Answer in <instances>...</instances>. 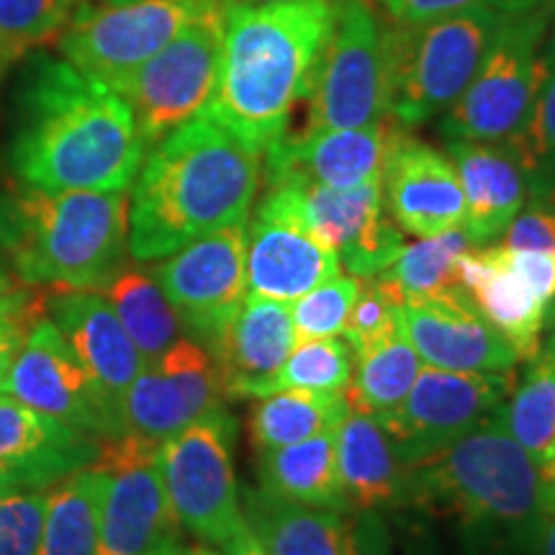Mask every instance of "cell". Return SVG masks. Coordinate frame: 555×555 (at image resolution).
I'll use <instances>...</instances> for the list:
<instances>
[{
    "mask_svg": "<svg viewBox=\"0 0 555 555\" xmlns=\"http://www.w3.org/2000/svg\"><path fill=\"white\" fill-rule=\"evenodd\" d=\"M134 114L67 60L34 57L13 101L9 165L41 191H127L144 163Z\"/></svg>",
    "mask_w": 555,
    "mask_h": 555,
    "instance_id": "cell-1",
    "label": "cell"
},
{
    "mask_svg": "<svg viewBox=\"0 0 555 555\" xmlns=\"http://www.w3.org/2000/svg\"><path fill=\"white\" fill-rule=\"evenodd\" d=\"M262 155L201 114L150 150L129 196V253L163 260L206 234L249 219Z\"/></svg>",
    "mask_w": 555,
    "mask_h": 555,
    "instance_id": "cell-2",
    "label": "cell"
},
{
    "mask_svg": "<svg viewBox=\"0 0 555 555\" xmlns=\"http://www.w3.org/2000/svg\"><path fill=\"white\" fill-rule=\"evenodd\" d=\"M332 16L335 0H224L219 82L206 114L266 155L288 134L296 103L307 99Z\"/></svg>",
    "mask_w": 555,
    "mask_h": 555,
    "instance_id": "cell-3",
    "label": "cell"
},
{
    "mask_svg": "<svg viewBox=\"0 0 555 555\" xmlns=\"http://www.w3.org/2000/svg\"><path fill=\"white\" fill-rule=\"evenodd\" d=\"M404 504L461 519L476 535L519 555H532L551 515L540 466L496 416L453 446L406 463Z\"/></svg>",
    "mask_w": 555,
    "mask_h": 555,
    "instance_id": "cell-4",
    "label": "cell"
},
{
    "mask_svg": "<svg viewBox=\"0 0 555 555\" xmlns=\"http://www.w3.org/2000/svg\"><path fill=\"white\" fill-rule=\"evenodd\" d=\"M0 247L29 286L101 291L127 266V191H0Z\"/></svg>",
    "mask_w": 555,
    "mask_h": 555,
    "instance_id": "cell-5",
    "label": "cell"
},
{
    "mask_svg": "<svg viewBox=\"0 0 555 555\" xmlns=\"http://www.w3.org/2000/svg\"><path fill=\"white\" fill-rule=\"evenodd\" d=\"M502 11L476 5L422 24H384L388 119L412 129L446 114L481 67Z\"/></svg>",
    "mask_w": 555,
    "mask_h": 555,
    "instance_id": "cell-6",
    "label": "cell"
},
{
    "mask_svg": "<svg viewBox=\"0 0 555 555\" xmlns=\"http://www.w3.org/2000/svg\"><path fill=\"white\" fill-rule=\"evenodd\" d=\"M551 29V0H517L502 11L481 67L442 114V134L457 142L506 144L530 116Z\"/></svg>",
    "mask_w": 555,
    "mask_h": 555,
    "instance_id": "cell-7",
    "label": "cell"
},
{
    "mask_svg": "<svg viewBox=\"0 0 555 555\" xmlns=\"http://www.w3.org/2000/svg\"><path fill=\"white\" fill-rule=\"evenodd\" d=\"M237 425L214 409L157 448V470L180 527L224 547L247 525L234 476Z\"/></svg>",
    "mask_w": 555,
    "mask_h": 555,
    "instance_id": "cell-8",
    "label": "cell"
},
{
    "mask_svg": "<svg viewBox=\"0 0 555 555\" xmlns=\"http://www.w3.org/2000/svg\"><path fill=\"white\" fill-rule=\"evenodd\" d=\"M304 101L307 119L296 134L367 127L388 116L384 21L367 0H335L332 29Z\"/></svg>",
    "mask_w": 555,
    "mask_h": 555,
    "instance_id": "cell-9",
    "label": "cell"
},
{
    "mask_svg": "<svg viewBox=\"0 0 555 555\" xmlns=\"http://www.w3.org/2000/svg\"><path fill=\"white\" fill-rule=\"evenodd\" d=\"M224 44V0L196 18L114 90L134 114L144 150L204 114L214 99Z\"/></svg>",
    "mask_w": 555,
    "mask_h": 555,
    "instance_id": "cell-10",
    "label": "cell"
},
{
    "mask_svg": "<svg viewBox=\"0 0 555 555\" xmlns=\"http://www.w3.org/2000/svg\"><path fill=\"white\" fill-rule=\"evenodd\" d=\"M258 208L301 224L337 255L347 275L376 278L404 249V232L388 217L380 183L324 189L298 180H278L268 183Z\"/></svg>",
    "mask_w": 555,
    "mask_h": 555,
    "instance_id": "cell-11",
    "label": "cell"
},
{
    "mask_svg": "<svg viewBox=\"0 0 555 555\" xmlns=\"http://www.w3.org/2000/svg\"><path fill=\"white\" fill-rule=\"evenodd\" d=\"M219 0H124L75 11L60 50L88 78L116 88Z\"/></svg>",
    "mask_w": 555,
    "mask_h": 555,
    "instance_id": "cell-12",
    "label": "cell"
},
{
    "mask_svg": "<svg viewBox=\"0 0 555 555\" xmlns=\"http://www.w3.org/2000/svg\"><path fill=\"white\" fill-rule=\"evenodd\" d=\"M515 384L517 371L461 373L422 365L401 406L378 422L406 466L453 446L491 420Z\"/></svg>",
    "mask_w": 555,
    "mask_h": 555,
    "instance_id": "cell-13",
    "label": "cell"
},
{
    "mask_svg": "<svg viewBox=\"0 0 555 555\" xmlns=\"http://www.w3.org/2000/svg\"><path fill=\"white\" fill-rule=\"evenodd\" d=\"M247 221L180 247L152 270L183 332L206 350L217 343L247 298Z\"/></svg>",
    "mask_w": 555,
    "mask_h": 555,
    "instance_id": "cell-14",
    "label": "cell"
},
{
    "mask_svg": "<svg viewBox=\"0 0 555 555\" xmlns=\"http://www.w3.org/2000/svg\"><path fill=\"white\" fill-rule=\"evenodd\" d=\"M157 448L134 437L101 440L93 466L108 474L93 555H150L180 540V522L157 470Z\"/></svg>",
    "mask_w": 555,
    "mask_h": 555,
    "instance_id": "cell-15",
    "label": "cell"
},
{
    "mask_svg": "<svg viewBox=\"0 0 555 555\" xmlns=\"http://www.w3.org/2000/svg\"><path fill=\"white\" fill-rule=\"evenodd\" d=\"M224 406L214 358L196 339L180 337L139 371L121 401V435L163 446L214 409Z\"/></svg>",
    "mask_w": 555,
    "mask_h": 555,
    "instance_id": "cell-16",
    "label": "cell"
},
{
    "mask_svg": "<svg viewBox=\"0 0 555 555\" xmlns=\"http://www.w3.org/2000/svg\"><path fill=\"white\" fill-rule=\"evenodd\" d=\"M0 393L99 440L121 435L99 388L50 317L34 324Z\"/></svg>",
    "mask_w": 555,
    "mask_h": 555,
    "instance_id": "cell-17",
    "label": "cell"
},
{
    "mask_svg": "<svg viewBox=\"0 0 555 555\" xmlns=\"http://www.w3.org/2000/svg\"><path fill=\"white\" fill-rule=\"evenodd\" d=\"M384 206L401 232L437 237L463 227L466 201L448 155L409 134L391 119L384 163Z\"/></svg>",
    "mask_w": 555,
    "mask_h": 555,
    "instance_id": "cell-18",
    "label": "cell"
},
{
    "mask_svg": "<svg viewBox=\"0 0 555 555\" xmlns=\"http://www.w3.org/2000/svg\"><path fill=\"white\" fill-rule=\"evenodd\" d=\"M401 324L422 363L461 373L517 371L519 356L478 314L463 288L409 298L401 304Z\"/></svg>",
    "mask_w": 555,
    "mask_h": 555,
    "instance_id": "cell-19",
    "label": "cell"
},
{
    "mask_svg": "<svg viewBox=\"0 0 555 555\" xmlns=\"http://www.w3.org/2000/svg\"><path fill=\"white\" fill-rule=\"evenodd\" d=\"M47 311L99 388L121 433L124 393L147 363L121 327L108 298L93 288H65L50 298Z\"/></svg>",
    "mask_w": 555,
    "mask_h": 555,
    "instance_id": "cell-20",
    "label": "cell"
},
{
    "mask_svg": "<svg viewBox=\"0 0 555 555\" xmlns=\"http://www.w3.org/2000/svg\"><path fill=\"white\" fill-rule=\"evenodd\" d=\"M298 345L291 304L249 296L208 347L219 371L224 399H262L275 391V380Z\"/></svg>",
    "mask_w": 555,
    "mask_h": 555,
    "instance_id": "cell-21",
    "label": "cell"
},
{
    "mask_svg": "<svg viewBox=\"0 0 555 555\" xmlns=\"http://www.w3.org/2000/svg\"><path fill=\"white\" fill-rule=\"evenodd\" d=\"M388 147V124L286 134L262 155V180H298L324 189H358L380 183Z\"/></svg>",
    "mask_w": 555,
    "mask_h": 555,
    "instance_id": "cell-22",
    "label": "cell"
},
{
    "mask_svg": "<svg viewBox=\"0 0 555 555\" xmlns=\"http://www.w3.org/2000/svg\"><path fill=\"white\" fill-rule=\"evenodd\" d=\"M345 273L339 258L301 224L281 214L255 208L247 221V294L294 304L296 298Z\"/></svg>",
    "mask_w": 555,
    "mask_h": 555,
    "instance_id": "cell-23",
    "label": "cell"
},
{
    "mask_svg": "<svg viewBox=\"0 0 555 555\" xmlns=\"http://www.w3.org/2000/svg\"><path fill=\"white\" fill-rule=\"evenodd\" d=\"M455 275L478 314L515 347L519 363L535 358L547 330V304L512 268L504 249L499 245L466 249L457 258Z\"/></svg>",
    "mask_w": 555,
    "mask_h": 555,
    "instance_id": "cell-24",
    "label": "cell"
},
{
    "mask_svg": "<svg viewBox=\"0 0 555 555\" xmlns=\"http://www.w3.org/2000/svg\"><path fill=\"white\" fill-rule=\"evenodd\" d=\"M99 450V437L0 393V466L24 478L29 491L50 489L75 470L93 466Z\"/></svg>",
    "mask_w": 555,
    "mask_h": 555,
    "instance_id": "cell-25",
    "label": "cell"
},
{
    "mask_svg": "<svg viewBox=\"0 0 555 555\" xmlns=\"http://www.w3.org/2000/svg\"><path fill=\"white\" fill-rule=\"evenodd\" d=\"M446 155L453 163L466 201L461 229L474 247L491 245L527 204V180L515 152L506 144L450 139Z\"/></svg>",
    "mask_w": 555,
    "mask_h": 555,
    "instance_id": "cell-26",
    "label": "cell"
},
{
    "mask_svg": "<svg viewBox=\"0 0 555 555\" xmlns=\"http://www.w3.org/2000/svg\"><path fill=\"white\" fill-rule=\"evenodd\" d=\"M242 512L270 555H363L360 527L343 512L288 502L260 486L245 491Z\"/></svg>",
    "mask_w": 555,
    "mask_h": 555,
    "instance_id": "cell-27",
    "label": "cell"
},
{
    "mask_svg": "<svg viewBox=\"0 0 555 555\" xmlns=\"http://www.w3.org/2000/svg\"><path fill=\"white\" fill-rule=\"evenodd\" d=\"M337 470L352 515L404 504V463L376 416L350 409L339 422Z\"/></svg>",
    "mask_w": 555,
    "mask_h": 555,
    "instance_id": "cell-28",
    "label": "cell"
},
{
    "mask_svg": "<svg viewBox=\"0 0 555 555\" xmlns=\"http://www.w3.org/2000/svg\"><path fill=\"white\" fill-rule=\"evenodd\" d=\"M260 489L319 509L352 515L337 470V429L286 448L258 450Z\"/></svg>",
    "mask_w": 555,
    "mask_h": 555,
    "instance_id": "cell-29",
    "label": "cell"
},
{
    "mask_svg": "<svg viewBox=\"0 0 555 555\" xmlns=\"http://www.w3.org/2000/svg\"><path fill=\"white\" fill-rule=\"evenodd\" d=\"M108 474L99 466L75 470L47 489L39 555H93Z\"/></svg>",
    "mask_w": 555,
    "mask_h": 555,
    "instance_id": "cell-30",
    "label": "cell"
},
{
    "mask_svg": "<svg viewBox=\"0 0 555 555\" xmlns=\"http://www.w3.org/2000/svg\"><path fill=\"white\" fill-rule=\"evenodd\" d=\"M101 294L108 298L111 309L116 311L144 363H155L183 337V324L170 307L168 296L163 294L152 273H144L142 268L124 266L101 288Z\"/></svg>",
    "mask_w": 555,
    "mask_h": 555,
    "instance_id": "cell-31",
    "label": "cell"
},
{
    "mask_svg": "<svg viewBox=\"0 0 555 555\" xmlns=\"http://www.w3.org/2000/svg\"><path fill=\"white\" fill-rule=\"evenodd\" d=\"M350 412L343 391L283 388L258 399L249 414V440L258 450L286 448L294 442L337 429Z\"/></svg>",
    "mask_w": 555,
    "mask_h": 555,
    "instance_id": "cell-32",
    "label": "cell"
},
{
    "mask_svg": "<svg viewBox=\"0 0 555 555\" xmlns=\"http://www.w3.org/2000/svg\"><path fill=\"white\" fill-rule=\"evenodd\" d=\"M422 365L425 363L409 343L404 324H399L391 337L356 358V373L345 391L347 404L356 412L384 420L397 412L406 393L412 391Z\"/></svg>",
    "mask_w": 555,
    "mask_h": 555,
    "instance_id": "cell-33",
    "label": "cell"
},
{
    "mask_svg": "<svg viewBox=\"0 0 555 555\" xmlns=\"http://www.w3.org/2000/svg\"><path fill=\"white\" fill-rule=\"evenodd\" d=\"M494 416L538 466L551 455L555 446V360L545 347L527 360L522 378Z\"/></svg>",
    "mask_w": 555,
    "mask_h": 555,
    "instance_id": "cell-34",
    "label": "cell"
},
{
    "mask_svg": "<svg viewBox=\"0 0 555 555\" xmlns=\"http://www.w3.org/2000/svg\"><path fill=\"white\" fill-rule=\"evenodd\" d=\"M527 180V201L555 208V39H545L543 78L530 116L519 134L506 142Z\"/></svg>",
    "mask_w": 555,
    "mask_h": 555,
    "instance_id": "cell-35",
    "label": "cell"
},
{
    "mask_svg": "<svg viewBox=\"0 0 555 555\" xmlns=\"http://www.w3.org/2000/svg\"><path fill=\"white\" fill-rule=\"evenodd\" d=\"M470 247L474 245L463 229H453V232L437 234V237H416L412 245H404L391 266L380 270L376 281L397 298L399 307L409 298L461 288L455 266L457 258Z\"/></svg>",
    "mask_w": 555,
    "mask_h": 555,
    "instance_id": "cell-36",
    "label": "cell"
},
{
    "mask_svg": "<svg viewBox=\"0 0 555 555\" xmlns=\"http://www.w3.org/2000/svg\"><path fill=\"white\" fill-rule=\"evenodd\" d=\"M356 373V352L339 337L298 339L286 365L275 380V391L304 388V391H347Z\"/></svg>",
    "mask_w": 555,
    "mask_h": 555,
    "instance_id": "cell-37",
    "label": "cell"
},
{
    "mask_svg": "<svg viewBox=\"0 0 555 555\" xmlns=\"http://www.w3.org/2000/svg\"><path fill=\"white\" fill-rule=\"evenodd\" d=\"M80 5L82 0H0V62L60 34Z\"/></svg>",
    "mask_w": 555,
    "mask_h": 555,
    "instance_id": "cell-38",
    "label": "cell"
},
{
    "mask_svg": "<svg viewBox=\"0 0 555 555\" xmlns=\"http://www.w3.org/2000/svg\"><path fill=\"white\" fill-rule=\"evenodd\" d=\"M363 286V278L335 275L322 286L311 288L309 294L291 304L298 339H327L343 337L347 317Z\"/></svg>",
    "mask_w": 555,
    "mask_h": 555,
    "instance_id": "cell-39",
    "label": "cell"
},
{
    "mask_svg": "<svg viewBox=\"0 0 555 555\" xmlns=\"http://www.w3.org/2000/svg\"><path fill=\"white\" fill-rule=\"evenodd\" d=\"M401 324V307L388 291L380 286L376 278H363V286L352 304L350 317L345 324V343L352 347L356 358L384 343L393 335Z\"/></svg>",
    "mask_w": 555,
    "mask_h": 555,
    "instance_id": "cell-40",
    "label": "cell"
},
{
    "mask_svg": "<svg viewBox=\"0 0 555 555\" xmlns=\"http://www.w3.org/2000/svg\"><path fill=\"white\" fill-rule=\"evenodd\" d=\"M47 489L0 496V555H39Z\"/></svg>",
    "mask_w": 555,
    "mask_h": 555,
    "instance_id": "cell-41",
    "label": "cell"
},
{
    "mask_svg": "<svg viewBox=\"0 0 555 555\" xmlns=\"http://www.w3.org/2000/svg\"><path fill=\"white\" fill-rule=\"evenodd\" d=\"M50 296L37 291H9L0 296V384L41 317H47Z\"/></svg>",
    "mask_w": 555,
    "mask_h": 555,
    "instance_id": "cell-42",
    "label": "cell"
},
{
    "mask_svg": "<svg viewBox=\"0 0 555 555\" xmlns=\"http://www.w3.org/2000/svg\"><path fill=\"white\" fill-rule=\"evenodd\" d=\"M496 245L509 253H519V249L555 253V208L527 201L517 217L506 224Z\"/></svg>",
    "mask_w": 555,
    "mask_h": 555,
    "instance_id": "cell-43",
    "label": "cell"
},
{
    "mask_svg": "<svg viewBox=\"0 0 555 555\" xmlns=\"http://www.w3.org/2000/svg\"><path fill=\"white\" fill-rule=\"evenodd\" d=\"M380 11L386 13L393 24H422L450 16V13L476 9V5H496V9H509L517 0H373Z\"/></svg>",
    "mask_w": 555,
    "mask_h": 555,
    "instance_id": "cell-44",
    "label": "cell"
},
{
    "mask_svg": "<svg viewBox=\"0 0 555 555\" xmlns=\"http://www.w3.org/2000/svg\"><path fill=\"white\" fill-rule=\"evenodd\" d=\"M504 255L512 262V268L530 283V288L551 309V304L555 301V253H530V249L509 253V249H504Z\"/></svg>",
    "mask_w": 555,
    "mask_h": 555,
    "instance_id": "cell-45",
    "label": "cell"
},
{
    "mask_svg": "<svg viewBox=\"0 0 555 555\" xmlns=\"http://www.w3.org/2000/svg\"><path fill=\"white\" fill-rule=\"evenodd\" d=\"M221 551H224V555H270L260 540L255 538V532L249 530V525L242 527L237 535L229 540Z\"/></svg>",
    "mask_w": 555,
    "mask_h": 555,
    "instance_id": "cell-46",
    "label": "cell"
},
{
    "mask_svg": "<svg viewBox=\"0 0 555 555\" xmlns=\"http://www.w3.org/2000/svg\"><path fill=\"white\" fill-rule=\"evenodd\" d=\"M532 555H555V512L547 515L543 530L535 540V547H532Z\"/></svg>",
    "mask_w": 555,
    "mask_h": 555,
    "instance_id": "cell-47",
    "label": "cell"
},
{
    "mask_svg": "<svg viewBox=\"0 0 555 555\" xmlns=\"http://www.w3.org/2000/svg\"><path fill=\"white\" fill-rule=\"evenodd\" d=\"M540 474H543L547 504H551V512H555V446L551 450V455L540 463Z\"/></svg>",
    "mask_w": 555,
    "mask_h": 555,
    "instance_id": "cell-48",
    "label": "cell"
},
{
    "mask_svg": "<svg viewBox=\"0 0 555 555\" xmlns=\"http://www.w3.org/2000/svg\"><path fill=\"white\" fill-rule=\"evenodd\" d=\"M18 491H29V486L24 483V478H21L18 474H13L11 468L0 466V496L18 494Z\"/></svg>",
    "mask_w": 555,
    "mask_h": 555,
    "instance_id": "cell-49",
    "label": "cell"
},
{
    "mask_svg": "<svg viewBox=\"0 0 555 555\" xmlns=\"http://www.w3.org/2000/svg\"><path fill=\"white\" fill-rule=\"evenodd\" d=\"M150 555H217V553L208 551L204 545H183L180 540H176V543L157 547V551H152Z\"/></svg>",
    "mask_w": 555,
    "mask_h": 555,
    "instance_id": "cell-50",
    "label": "cell"
},
{
    "mask_svg": "<svg viewBox=\"0 0 555 555\" xmlns=\"http://www.w3.org/2000/svg\"><path fill=\"white\" fill-rule=\"evenodd\" d=\"M9 291H13V281H11V275L5 273V268L0 266V296H5Z\"/></svg>",
    "mask_w": 555,
    "mask_h": 555,
    "instance_id": "cell-51",
    "label": "cell"
},
{
    "mask_svg": "<svg viewBox=\"0 0 555 555\" xmlns=\"http://www.w3.org/2000/svg\"><path fill=\"white\" fill-rule=\"evenodd\" d=\"M227 3H240V5H268V3H286V0H227Z\"/></svg>",
    "mask_w": 555,
    "mask_h": 555,
    "instance_id": "cell-52",
    "label": "cell"
},
{
    "mask_svg": "<svg viewBox=\"0 0 555 555\" xmlns=\"http://www.w3.org/2000/svg\"><path fill=\"white\" fill-rule=\"evenodd\" d=\"M543 347H545V350H547V352H551V358L555 360V330H553V335L545 339V343H543Z\"/></svg>",
    "mask_w": 555,
    "mask_h": 555,
    "instance_id": "cell-53",
    "label": "cell"
},
{
    "mask_svg": "<svg viewBox=\"0 0 555 555\" xmlns=\"http://www.w3.org/2000/svg\"><path fill=\"white\" fill-rule=\"evenodd\" d=\"M547 327H555V301L551 304V309H547Z\"/></svg>",
    "mask_w": 555,
    "mask_h": 555,
    "instance_id": "cell-54",
    "label": "cell"
},
{
    "mask_svg": "<svg viewBox=\"0 0 555 555\" xmlns=\"http://www.w3.org/2000/svg\"><path fill=\"white\" fill-rule=\"evenodd\" d=\"M551 26H553L551 39H555V0H551Z\"/></svg>",
    "mask_w": 555,
    "mask_h": 555,
    "instance_id": "cell-55",
    "label": "cell"
},
{
    "mask_svg": "<svg viewBox=\"0 0 555 555\" xmlns=\"http://www.w3.org/2000/svg\"><path fill=\"white\" fill-rule=\"evenodd\" d=\"M106 3H124V0H106Z\"/></svg>",
    "mask_w": 555,
    "mask_h": 555,
    "instance_id": "cell-56",
    "label": "cell"
}]
</instances>
